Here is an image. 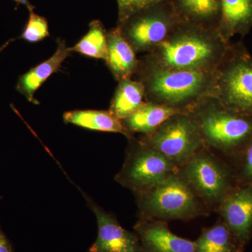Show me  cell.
Wrapping results in <instances>:
<instances>
[{
  "label": "cell",
  "mask_w": 252,
  "mask_h": 252,
  "mask_svg": "<svg viewBox=\"0 0 252 252\" xmlns=\"http://www.w3.org/2000/svg\"><path fill=\"white\" fill-rule=\"evenodd\" d=\"M230 44L217 31L180 22L165 40L139 58V66L215 72Z\"/></svg>",
  "instance_id": "cell-1"
},
{
  "label": "cell",
  "mask_w": 252,
  "mask_h": 252,
  "mask_svg": "<svg viewBox=\"0 0 252 252\" xmlns=\"http://www.w3.org/2000/svg\"><path fill=\"white\" fill-rule=\"evenodd\" d=\"M198 126L204 145L229 162L252 138V117L224 107L213 96L187 111Z\"/></svg>",
  "instance_id": "cell-2"
},
{
  "label": "cell",
  "mask_w": 252,
  "mask_h": 252,
  "mask_svg": "<svg viewBox=\"0 0 252 252\" xmlns=\"http://www.w3.org/2000/svg\"><path fill=\"white\" fill-rule=\"evenodd\" d=\"M132 78L143 84L146 102L187 112L200 99L212 96L215 72L138 66Z\"/></svg>",
  "instance_id": "cell-3"
},
{
  "label": "cell",
  "mask_w": 252,
  "mask_h": 252,
  "mask_svg": "<svg viewBox=\"0 0 252 252\" xmlns=\"http://www.w3.org/2000/svg\"><path fill=\"white\" fill-rule=\"evenodd\" d=\"M135 196L138 220H190L211 212L177 172Z\"/></svg>",
  "instance_id": "cell-4"
},
{
  "label": "cell",
  "mask_w": 252,
  "mask_h": 252,
  "mask_svg": "<svg viewBox=\"0 0 252 252\" xmlns=\"http://www.w3.org/2000/svg\"><path fill=\"white\" fill-rule=\"evenodd\" d=\"M212 96L226 108L252 117V56L243 41L230 43L215 69Z\"/></svg>",
  "instance_id": "cell-5"
},
{
  "label": "cell",
  "mask_w": 252,
  "mask_h": 252,
  "mask_svg": "<svg viewBox=\"0 0 252 252\" xmlns=\"http://www.w3.org/2000/svg\"><path fill=\"white\" fill-rule=\"evenodd\" d=\"M177 174L211 211L238 185L229 162L206 147L179 167Z\"/></svg>",
  "instance_id": "cell-6"
},
{
  "label": "cell",
  "mask_w": 252,
  "mask_h": 252,
  "mask_svg": "<svg viewBox=\"0 0 252 252\" xmlns=\"http://www.w3.org/2000/svg\"><path fill=\"white\" fill-rule=\"evenodd\" d=\"M127 141L125 159L115 181L134 195L177 172L178 167L175 164L138 137L132 136Z\"/></svg>",
  "instance_id": "cell-7"
},
{
  "label": "cell",
  "mask_w": 252,
  "mask_h": 252,
  "mask_svg": "<svg viewBox=\"0 0 252 252\" xmlns=\"http://www.w3.org/2000/svg\"><path fill=\"white\" fill-rule=\"evenodd\" d=\"M139 139L160 152L177 167L205 147L193 118L188 112L174 114L148 135Z\"/></svg>",
  "instance_id": "cell-8"
},
{
  "label": "cell",
  "mask_w": 252,
  "mask_h": 252,
  "mask_svg": "<svg viewBox=\"0 0 252 252\" xmlns=\"http://www.w3.org/2000/svg\"><path fill=\"white\" fill-rule=\"evenodd\" d=\"M180 22L168 1L130 16L117 27L137 54H146L165 40Z\"/></svg>",
  "instance_id": "cell-9"
},
{
  "label": "cell",
  "mask_w": 252,
  "mask_h": 252,
  "mask_svg": "<svg viewBox=\"0 0 252 252\" xmlns=\"http://www.w3.org/2000/svg\"><path fill=\"white\" fill-rule=\"evenodd\" d=\"M86 203L94 212L97 223V236L89 252H143L135 232L125 229L117 218L85 193Z\"/></svg>",
  "instance_id": "cell-10"
},
{
  "label": "cell",
  "mask_w": 252,
  "mask_h": 252,
  "mask_svg": "<svg viewBox=\"0 0 252 252\" xmlns=\"http://www.w3.org/2000/svg\"><path fill=\"white\" fill-rule=\"evenodd\" d=\"M215 212L239 243L247 248L252 238V185L235 186Z\"/></svg>",
  "instance_id": "cell-11"
},
{
  "label": "cell",
  "mask_w": 252,
  "mask_h": 252,
  "mask_svg": "<svg viewBox=\"0 0 252 252\" xmlns=\"http://www.w3.org/2000/svg\"><path fill=\"white\" fill-rule=\"evenodd\" d=\"M133 229L143 252H195V241L172 233L166 221L138 220Z\"/></svg>",
  "instance_id": "cell-12"
},
{
  "label": "cell",
  "mask_w": 252,
  "mask_h": 252,
  "mask_svg": "<svg viewBox=\"0 0 252 252\" xmlns=\"http://www.w3.org/2000/svg\"><path fill=\"white\" fill-rule=\"evenodd\" d=\"M72 52V49L68 47L65 41L59 38L57 47L52 56L21 75L16 84V91L32 103L39 104L34 97L36 91L52 74L59 72L63 62Z\"/></svg>",
  "instance_id": "cell-13"
},
{
  "label": "cell",
  "mask_w": 252,
  "mask_h": 252,
  "mask_svg": "<svg viewBox=\"0 0 252 252\" xmlns=\"http://www.w3.org/2000/svg\"><path fill=\"white\" fill-rule=\"evenodd\" d=\"M104 61L118 82L133 77L138 69L137 54L118 27L107 32V56Z\"/></svg>",
  "instance_id": "cell-14"
},
{
  "label": "cell",
  "mask_w": 252,
  "mask_h": 252,
  "mask_svg": "<svg viewBox=\"0 0 252 252\" xmlns=\"http://www.w3.org/2000/svg\"><path fill=\"white\" fill-rule=\"evenodd\" d=\"M252 28V0H220L218 32L225 41L245 36Z\"/></svg>",
  "instance_id": "cell-15"
},
{
  "label": "cell",
  "mask_w": 252,
  "mask_h": 252,
  "mask_svg": "<svg viewBox=\"0 0 252 252\" xmlns=\"http://www.w3.org/2000/svg\"><path fill=\"white\" fill-rule=\"evenodd\" d=\"M180 22L218 31L220 0H169Z\"/></svg>",
  "instance_id": "cell-16"
},
{
  "label": "cell",
  "mask_w": 252,
  "mask_h": 252,
  "mask_svg": "<svg viewBox=\"0 0 252 252\" xmlns=\"http://www.w3.org/2000/svg\"><path fill=\"white\" fill-rule=\"evenodd\" d=\"M180 112H187L172 107L145 102L142 106L122 120L127 139L135 134L148 135L154 132L168 118Z\"/></svg>",
  "instance_id": "cell-17"
},
{
  "label": "cell",
  "mask_w": 252,
  "mask_h": 252,
  "mask_svg": "<svg viewBox=\"0 0 252 252\" xmlns=\"http://www.w3.org/2000/svg\"><path fill=\"white\" fill-rule=\"evenodd\" d=\"M65 124H72L87 130L114 132L127 137L122 121L109 110H72L63 114Z\"/></svg>",
  "instance_id": "cell-18"
},
{
  "label": "cell",
  "mask_w": 252,
  "mask_h": 252,
  "mask_svg": "<svg viewBox=\"0 0 252 252\" xmlns=\"http://www.w3.org/2000/svg\"><path fill=\"white\" fill-rule=\"evenodd\" d=\"M118 83L109 110L122 121L140 108L146 101L143 84L140 81L129 78Z\"/></svg>",
  "instance_id": "cell-19"
},
{
  "label": "cell",
  "mask_w": 252,
  "mask_h": 252,
  "mask_svg": "<svg viewBox=\"0 0 252 252\" xmlns=\"http://www.w3.org/2000/svg\"><path fill=\"white\" fill-rule=\"evenodd\" d=\"M195 243V252H244L246 249L220 218L212 226L203 228Z\"/></svg>",
  "instance_id": "cell-20"
},
{
  "label": "cell",
  "mask_w": 252,
  "mask_h": 252,
  "mask_svg": "<svg viewBox=\"0 0 252 252\" xmlns=\"http://www.w3.org/2000/svg\"><path fill=\"white\" fill-rule=\"evenodd\" d=\"M71 49L72 52L85 57L105 61L107 56V31L101 21H91L89 31Z\"/></svg>",
  "instance_id": "cell-21"
},
{
  "label": "cell",
  "mask_w": 252,
  "mask_h": 252,
  "mask_svg": "<svg viewBox=\"0 0 252 252\" xmlns=\"http://www.w3.org/2000/svg\"><path fill=\"white\" fill-rule=\"evenodd\" d=\"M229 163L234 170L237 184L252 185V138Z\"/></svg>",
  "instance_id": "cell-22"
},
{
  "label": "cell",
  "mask_w": 252,
  "mask_h": 252,
  "mask_svg": "<svg viewBox=\"0 0 252 252\" xmlns=\"http://www.w3.org/2000/svg\"><path fill=\"white\" fill-rule=\"evenodd\" d=\"M50 35L49 23L46 18L30 11L29 18L25 26L21 38L31 44H35L44 40Z\"/></svg>",
  "instance_id": "cell-23"
},
{
  "label": "cell",
  "mask_w": 252,
  "mask_h": 252,
  "mask_svg": "<svg viewBox=\"0 0 252 252\" xmlns=\"http://www.w3.org/2000/svg\"><path fill=\"white\" fill-rule=\"evenodd\" d=\"M118 24L120 26L134 14L169 0H117Z\"/></svg>",
  "instance_id": "cell-24"
},
{
  "label": "cell",
  "mask_w": 252,
  "mask_h": 252,
  "mask_svg": "<svg viewBox=\"0 0 252 252\" xmlns=\"http://www.w3.org/2000/svg\"><path fill=\"white\" fill-rule=\"evenodd\" d=\"M0 252H14L12 244L7 238L0 225Z\"/></svg>",
  "instance_id": "cell-25"
},
{
  "label": "cell",
  "mask_w": 252,
  "mask_h": 252,
  "mask_svg": "<svg viewBox=\"0 0 252 252\" xmlns=\"http://www.w3.org/2000/svg\"><path fill=\"white\" fill-rule=\"evenodd\" d=\"M13 1H14L15 2L17 3V4L24 5V6H26V7L28 8L29 11L34 10V6L30 3L28 0H13Z\"/></svg>",
  "instance_id": "cell-26"
}]
</instances>
